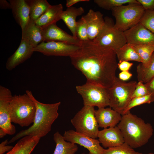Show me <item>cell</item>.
<instances>
[{"label":"cell","mask_w":154,"mask_h":154,"mask_svg":"<svg viewBox=\"0 0 154 154\" xmlns=\"http://www.w3.org/2000/svg\"><path fill=\"white\" fill-rule=\"evenodd\" d=\"M72 64L85 76L87 81L108 89L117 77V64L115 51L89 41L70 57Z\"/></svg>","instance_id":"cell-1"},{"label":"cell","mask_w":154,"mask_h":154,"mask_svg":"<svg viewBox=\"0 0 154 154\" xmlns=\"http://www.w3.org/2000/svg\"><path fill=\"white\" fill-rule=\"evenodd\" d=\"M26 93L34 102L36 107L33 124L27 129L19 132L9 141L8 144L25 136H37L40 138L45 136L50 131L52 123L58 116V111L60 102L44 104L37 100L31 91L26 90Z\"/></svg>","instance_id":"cell-2"},{"label":"cell","mask_w":154,"mask_h":154,"mask_svg":"<svg viewBox=\"0 0 154 154\" xmlns=\"http://www.w3.org/2000/svg\"><path fill=\"white\" fill-rule=\"evenodd\" d=\"M117 126L122 134L124 143L133 149L146 144L153 134L150 123H145L130 111L122 116Z\"/></svg>","instance_id":"cell-3"},{"label":"cell","mask_w":154,"mask_h":154,"mask_svg":"<svg viewBox=\"0 0 154 154\" xmlns=\"http://www.w3.org/2000/svg\"><path fill=\"white\" fill-rule=\"evenodd\" d=\"M11 122L22 127L33 123L36 112L35 104L26 93L13 96L9 105Z\"/></svg>","instance_id":"cell-4"},{"label":"cell","mask_w":154,"mask_h":154,"mask_svg":"<svg viewBox=\"0 0 154 154\" xmlns=\"http://www.w3.org/2000/svg\"><path fill=\"white\" fill-rule=\"evenodd\" d=\"M137 82H127L116 77L113 85L108 89L109 106L122 116L132 99Z\"/></svg>","instance_id":"cell-5"},{"label":"cell","mask_w":154,"mask_h":154,"mask_svg":"<svg viewBox=\"0 0 154 154\" xmlns=\"http://www.w3.org/2000/svg\"><path fill=\"white\" fill-rule=\"evenodd\" d=\"M115 19L114 27L124 32L139 23L145 10L139 3H131L111 10Z\"/></svg>","instance_id":"cell-6"},{"label":"cell","mask_w":154,"mask_h":154,"mask_svg":"<svg viewBox=\"0 0 154 154\" xmlns=\"http://www.w3.org/2000/svg\"><path fill=\"white\" fill-rule=\"evenodd\" d=\"M76 89L82 96L84 105L98 108L109 106L108 89L87 81L83 85L76 86Z\"/></svg>","instance_id":"cell-7"},{"label":"cell","mask_w":154,"mask_h":154,"mask_svg":"<svg viewBox=\"0 0 154 154\" xmlns=\"http://www.w3.org/2000/svg\"><path fill=\"white\" fill-rule=\"evenodd\" d=\"M95 110L94 107L84 105L71 119L76 132L94 139L98 137L99 127Z\"/></svg>","instance_id":"cell-8"},{"label":"cell","mask_w":154,"mask_h":154,"mask_svg":"<svg viewBox=\"0 0 154 154\" xmlns=\"http://www.w3.org/2000/svg\"><path fill=\"white\" fill-rule=\"evenodd\" d=\"M104 25L96 38L92 41L99 45L111 48L115 51L127 43L124 32L116 29L112 19L104 18Z\"/></svg>","instance_id":"cell-9"},{"label":"cell","mask_w":154,"mask_h":154,"mask_svg":"<svg viewBox=\"0 0 154 154\" xmlns=\"http://www.w3.org/2000/svg\"><path fill=\"white\" fill-rule=\"evenodd\" d=\"M80 46L60 42L43 41L34 48V51L47 56L70 57L80 49Z\"/></svg>","instance_id":"cell-10"},{"label":"cell","mask_w":154,"mask_h":154,"mask_svg":"<svg viewBox=\"0 0 154 154\" xmlns=\"http://www.w3.org/2000/svg\"><path fill=\"white\" fill-rule=\"evenodd\" d=\"M13 96L9 89L0 86V128L11 135L16 131L15 127L11 123L9 108Z\"/></svg>","instance_id":"cell-11"},{"label":"cell","mask_w":154,"mask_h":154,"mask_svg":"<svg viewBox=\"0 0 154 154\" xmlns=\"http://www.w3.org/2000/svg\"><path fill=\"white\" fill-rule=\"evenodd\" d=\"M63 136L66 141L78 144L87 149L89 154H102L104 149L98 139L78 133L73 130L65 131Z\"/></svg>","instance_id":"cell-12"},{"label":"cell","mask_w":154,"mask_h":154,"mask_svg":"<svg viewBox=\"0 0 154 154\" xmlns=\"http://www.w3.org/2000/svg\"><path fill=\"white\" fill-rule=\"evenodd\" d=\"M44 42L54 41L80 45L82 42L53 24L41 28Z\"/></svg>","instance_id":"cell-13"},{"label":"cell","mask_w":154,"mask_h":154,"mask_svg":"<svg viewBox=\"0 0 154 154\" xmlns=\"http://www.w3.org/2000/svg\"><path fill=\"white\" fill-rule=\"evenodd\" d=\"M127 43L154 44V34L140 23L124 32Z\"/></svg>","instance_id":"cell-14"},{"label":"cell","mask_w":154,"mask_h":154,"mask_svg":"<svg viewBox=\"0 0 154 154\" xmlns=\"http://www.w3.org/2000/svg\"><path fill=\"white\" fill-rule=\"evenodd\" d=\"M34 48L27 42L21 39L18 48L7 59L6 68L11 71L29 59L33 53Z\"/></svg>","instance_id":"cell-15"},{"label":"cell","mask_w":154,"mask_h":154,"mask_svg":"<svg viewBox=\"0 0 154 154\" xmlns=\"http://www.w3.org/2000/svg\"><path fill=\"white\" fill-rule=\"evenodd\" d=\"M82 17L87 25L88 34L90 40L93 41L103 28L105 24L103 15L100 11L90 9Z\"/></svg>","instance_id":"cell-16"},{"label":"cell","mask_w":154,"mask_h":154,"mask_svg":"<svg viewBox=\"0 0 154 154\" xmlns=\"http://www.w3.org/2000/svg\"><path fill=\"white\" fill-rule=\"evenodd\" d=\"M98 137L100 143L105 148L116 147L124 143L122 134L117 126L99 130Z\"/></svg>","instance_id":"cell-17"},{"label":"cell","mask_w":154,"mask_h":154,"mask_svg":"<svg viewBox=\"0 0 154 154\" xmlns=\"http://www.w3.org/2000/svg\"><path fill=\"white\" fill-rule=\"evenodd\" d=\"M95 116L99 127L104 128L114 127L120 121L122 115L111 108H98Z\"/></svg>","instance_id":"cell-18"},{"label":"cell","mask_w":154,"mask_h":154,"mask_svg":"<svg viewBox=\"0 0 154 154\" xmlns=\"http://www.w3.org/2000/svg\"><path fill=\"white\" fill-rule=\"evenodd\" d=\"M15 20L23 28L30 20L29 9L26 0H9Z\"/></svg>","instance_id":"cell-19"},{"label":"cell","mask_w":154,"mask_h":154,"mask_svg":"<svg viewBox=\"0 0 154 154\" xmlns=\"http://www.w3.org/2000/svg\"><path fill=\"white\" fill-rule=\"evenodd\" d=\"M21 30V39L26 41L34 48L43 41L42 29L37 26L34 21L30 19Z\"/></svg>","instance_id":"cell-20"},{"label":"cell","mask_w":154,"mask_h":154,"mask_svg":"<svg viewBox=\"0 0 154 154\" xmlns=\"http://www.w3.org/2000/svg\"><path fill=\"white\" fill-rule=\"evenodd\" d=\"M62 5L61 4L51 5L46 11L35 22L36 25L41 28L56 23L61 19L63 11Z\"/></svg>","instance_id":"cell-21"},{"label":"cell","mask_w":154,"mask_h":154,"mask_svg":"<svg viewBox=\"0 0 154 154\" xmlns=\"http://www.w3.org/2000/svg\"><path fill=\"white\" fill-rule=\"evenodd\" d=\"M40 139L37 136H24L17 142L11 150L5 154H31Z\"/></svg>","instance_id":"cell-22"},{"label":"cell","mask_w":154,"mask_h":154,"mask_svg":"<svg viewBox=\"0 0 154 154\" xmlns=\"http://www.w3.org/2000/svg\"><path fill=\"white\" fill-rule=\"evenodd\" d=\"M84 12V10L82 7L77 8L72 6L67 7L66 10L63 11L61 19L64 21L70 30L72 35L77 38L76 31V18Z\"/></svg>","instance_id":"cell-23"},{"label":"cell","mask_w":154,"mask_h":154,"mask_svg":"<svg viewBox=\"0 0 154 154\" xmlns=\"http://www.w3.org/2000/svg\"><path fill=\"white\" fill-rule=\"evenodd\" d=\"M53 140L56 146L53 154H75L78 150L76 144L65 140L58 131L54 134Z\"/></svg>","instance_id":"cell-24"},{"label":"cell","mask_w":154,"mask_h":154,"mask_svg":"<svg viewBox=\"0 0 154 154\" xmlns=\"http://www.w3.org/2000/svg\"><path fill=\"white\" fill-rule=\"evenodd\" d=\"M29 9L30 19L35 22L51 5L46 0H26Z\"/></svg>","instance_id":"cell-25"},{"label":"cell","mask_w":154,"mask_h":154,"mask_svg":"<svg viewBox=\"0 0 154 154\" xmlns=\"http://www.w3.org/2000/svg\"><path fill=\"white\" fill-rule=\"evenodd\" d=\"M119 62L133 61L142 63L143 60L135 50L133 45L127 43L115 51Z\"/></svg>","instance_id":"cell-26"},{"label":"cell","mask_w":154,"mask_h":154,"mask_svg":"<svg viewBox=\"0 0 154 154\" xmlns=\"http://www.w3.org/2000/svg\"><path fill=\"white\" fill-rule=\"evenodd\" d=\"M136 72L138 81L144 84L154 77V53L148 65L144 67L140 63L137 66Z\"/></svg>","instance_id":"cell-27"},{"label":"cell","mask_w":154,"mask_h":154,"mask_svg":"<svg viewBox=\"0 0 154 154\" xmlns=\"http://www.w3.org/2000/svg\"><path fill=\"white\" fill-rule=\"evenodd\" d=\"M132 45L136 52L143 60V62L141 63V64L144 67L146 66L154 53V44H145Z\"/></svg>","instance_id":"cell-28"},{"label":"cell","mask_w":154,"mask_h":154,"mask_svg":"<svg viewBox=\"0 0 154 154\" xmlns=\"http://www.w3.org/2000/svg\"><path fill=\"white\" fill-rule=\"evenodd\" d=\"M94 2L99 7L108 10L126 3H139L137 0H94Z\"/></svg>","instance_id":"cell-29"},{"label":"cell","mask_w":154,"mask_h":154,"mask_svg":"<svg viewBox=\"0 0 154 154\" xmlns=\"http://www.w3.org/2000/svg\"><path fill=\"white\" fill-rule=\"evenodd\" d=\"M102 154H143L137 152L126 143L118 146L104 149Z\"/></svg>","instance_id":"cell-30"},{"label":"cell","mask_w":154,"mask_h":154,"mask_svg":"<svg viewBox=\"0 0 154 154\" xmlns=\"http://www.w3.org/2000/svg\"><path fill=\"white\" fill-rule=\"evenodd\" d=\"M76 31L77 38L81 42L90 40L88 34L86 24L82 17L77 21Z\"/></svg>","instance_id":"cell-31"},{"label":"cell","mask_w":154,"mask_h":154,"mask_svg":"<svg viewBox=\"0 0 154 154\" xmlns=\"http://www.w3.org/2000/svg\"><path fill=\"white\" fill-rule=\"evenodd\" d=\"M139 23L154 34V10H145Z\"/></svg>","instance_id":"cell-32"},{"label":"cell","mask_w":154,"mask_h":154,"mask_svg":"<svg viewBox=\"0 0 154 154\" xmlns=\"http://www.w3.org/2000/svg\"><path fill=\"white\" fill-rule=\"evenodd\" d=\"M151 102L150 94L131 99L128 106L124 110L123 115L130 111L133 108L145 104H150Z\"/></svg>","instance_id":"cell-33"},{"label":"cell","mask_w":154,"mask_h":154,"mask_svg":"<svg viewBox=\"0 0 154 154\" xmlns=\"http://www.w3.org/2000/svg\"><path fill=\"white\" fill-rule=\"evenodd\" d=\"M149 94L145 84L142 82L138 81L132 96V99L143 96Z\"/></svg>","instance_id":"cell-34"},{"label":"cell","mask_w":154,"mask_h":154,"mask_svg":"<svg viewBox=\"0 0 154 154\" xmlns=\"http://www.w3.org/2000/svg\"><path fill=\"white\" fill-rule=\"evenodd\" d=\"M145 10H154V0H137Z\"/></svg>","instance_id":"cell-35"},{"label":"cell","mask_w":154,"mask_h":154,"mask_svg":"<svg viewBox=\"0 0 154 154\" xmlns=\"http://www.w3.org/2000/svg\"><path fill=\"white\" fill-rule=\"evenodd\" d=\"M145 84L151 95L152 102H154V77Z\"/></svg>","instance_id":"cell-36"},{"label":"cell","mask_w":154,"mask_h":154,"mask_svg":"<svg viewBox=\"0 0 154 154\" xmlns=\"http://www.w3.org/2000/svg\"><path fill=\"white\" fill-rule=\"evenodd\" d=\"M133 64L128 61H122L117 64L118 67L121 71H129Z\"/></svg>","instance_id":"cell-37"},{"label":"cell","mask_w":154,"mask_h":154,"mask_svg":"<svg viewBox=\"0 0 154 154\" xmlns=\"http://www.w3.org/2000/svg\"><path fill=\"white\" fill-rule=\"evenodd\" d=\"M8 141L7 139L2 141L0 144V154H3L5 152L11 150L13 147V146L10 145H7L8 144Z\"/></svg>","instance_id":"cell-38"},{"label":"cell","mask_w":154,"mask_h":154,"mask_svg":"<svg viewBox=\"0 0 154 154\" xmlns=\"http://www.w3.org/2000/svg\"><path fill=\"white\" fill-rule=\"evenodd\" d=\"M132 74L129 71H121L119 75V78L125 81L129 79L132 76Z\"/></svg>","instance_id":"cell-39"},{"label":"cell","mask_w":154,"mask_h":154,"mask_svg":"<svg viewBox=\"0 0 154 154\" xmlns=\"http://www.w3.org/2000/svg\"><path fill=\"white\" fill-rule=\"evenodd\" d=\"M0 8L3 9H11V5L6 0H0Z\"/></svg>","instance_id":"cell-40"},{"label":"cell","mask_w":154,"mask_h":154,"mask_svg":"<svg viewBox=\"0 0 154 154\" xmlns=\"http://www.w3.org/2000/svg\"><path fill=\"white\" fill-rule=\"evenodd\" d=\"M89 0H67L66 1V6L67 7L72 6L73 5L81 2H88Z\"/></svg>","instance_id":"cell-41"},{"label":"cell","mask_w":154,"mask_h":154,"mask_svg":"<svg viewBox=\"0 0 154 154\" xmlns=\"http://www.w3.org/2000/svg\"><path fill=\"white\" fill-rule=\"evenodd\" d=\"M7 133L3 129L0 128V138H2L5 137Z\"/></svg>","instance_id":"cell-42"},{"label":"cell","mask_w":154,"mask_h":154,"mask_svg":"<svg viewBox=\"0 0 154 154\" xmlns=\"http://www.w3.org/2000/svg\"><path fill=\"white\" fill-rule=\"evenodd\" d=\"M147 154H154V153H150Z\"/></svg>","instance_id":"cell-43"},{"label":"cell","mask_w":154,"mask_h":154,"mask_svg":"<svg viewBox=\"0 0 154 154\" xmlns=\"http://www.w3.org/2000/svg\"><path fill=\"white\" fill-rule=\"evenodd\" d=\"M82 154H85L84 153H82Z\"/></svg>","instance_id":"cell-44"}]
</instances>
